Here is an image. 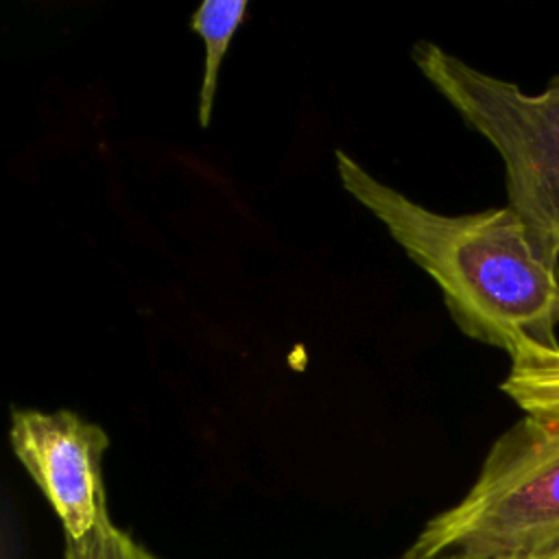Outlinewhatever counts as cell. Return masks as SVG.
Wrapping results in <instances>:
<instances>
[{
  "instance_id": "obj_5",
  "label": "cell",
  "mask_w": 559,
  "mask_h": 559,
  "mask_svg": "<svg viewBox=\"0 0 559 559\" xmlns=\"http://www.w3.org/2000/svg\"><path fill=\"white\" fill-rule=\"evenodd\" d=\"M247 9H249L247 0H203L199 9L190 15V28L201 37L205 46L203 76H201L199 105H197L199 124L203 129L212 122L221 63L225 59V52L236 31L247 20Z\"/></svg>"
},
{
  "instance_id": "obj_4",
  "label": "cell",
  "mask_w": 559,
  "mask_h": 559,
  "mask_svg": "<svg viewBox=\"0 0 559 559\" xmlns=\"http://www.w3.org/2000/svg\"><path fill=\"white\" fill-rule=\"evenodd\" d=\"M9 441L59 518L66 539H81L109 520L103 483L109 437L98 424L74 411L13 408Z\"/></svg>"
},
{
  "instance_id": "obj_2",
  "label": "cell",
  "mask_w": 559,
  "mask_h": 559,
  "mask_svg": "<svg viewBox=\"0 0 559 559\" xmlns=\"http://www.w3.org/2000/svg\"><path fill=\"white\" fill-rule=\"evenodd\" d=\"M559 552V415L524 413L489 448L467 493L404 557L531 559Z\"/></svg>"
},
{
  "instance_id": "obj_3",
  "label": "cell",
  "mask_w": 559,
  "mask_h": 559,
  "mask_svg": "<svg viewBox=\"0 0 559 559\" xmlns=\"http://www.w3.org/2000/svg\"><path fill=\"white\" fill-rule=\"evenodd\" d=\"M411 57L421 76L483 135L504 164L507 199L539 249L559 264V74L544 92L487 74L435 41Z\"/></svg>"
},
{
  "instance_id": "obj_8",
  "label": "cell",
  "mask_w": 559,
  "mask_h": 559,
  "mask_svg": "<svg viewBox=\"0 0 559 559\" xmlns=\"http://www.w3.org/2000/svg\"><path fill=\"white\" fill-rule=\"evenodd\" d=\"M402 559H411V557H402ZM430 559H474V557H463V555H441V557H430ZM531 559H559L557 555H548V557H531Z\"/></svg>"
},
{
  "instance_id": "obj_1",
  "label": "cell",
  "mask_w": 559,
  "mask_h": 559,
  "mask_svg": "<svg viewBox=\"0 0 559 559\" xmlns=\"http://www.w3.org/2000/svg\"><path fill=\"white\" fill-rule=\"evenodd\" d=\"M343 190L439 286L456 328L509 356L522 343L559 347V264L511 207L472 214L435 212L334 153Z\"/></svg>"
},
{
  "instance_id": "obj_6",
  "label": "cell",
  "mask_w": 559,
  "mask_h": 559,
  "mask_svg": "<svg viewBox=\"0 0 559 559\" xmlns=\"http://www.w3.org/2000/svg\"><path fill=\"white\" fill-rule=\"evenodd\" d=\"M509 358L500 391L524 413L559 415V347L522 343Z\"/></svg>"
},
{
  "instance_id": "obj_7",
  "label": "cell",
  "mask_w": 559,
  "mask_h": 559,
  "mask_svg": "<svg viewBox=\"0 0 559 559\" xmlns=\"http://www.w3.org/2000/svg\"><path fill=\"white\" fill-rule=\"evenodd\" d=\"M66 559H157L111 520L100 522L81 539H66Z\"/></svg>"
}]
</instances>
